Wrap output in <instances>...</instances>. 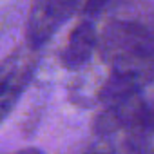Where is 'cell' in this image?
I'll list each match as a JSON object with an SVG mask.
<instances>
[{"instance_id":"5b68a950","label":"cell","mask_w":154,"mask_h":154,"mask_svg":"<svg viewBox=\"0 0 154 154\" xmlns=\"http://www.w3.org/2000/svg\"><path fill=\"white\" fill-rule=\"evenodd\" d=\"M96 44H98V36L94 26L91 22H80L71 31L67 38V45L62 51V65L69 71L82 69L91 60Z\"/></svg>"},{"instance_id":"8992f818","label":"cell","mask_w":154,"mask_h":154,"mask_svg":"<svg viewBox=\"0 0 154 154\" xmlns=\"http://www.w3.org/2000/svg\"><path fill=\"white\" fill-rule=\"evenodd\" d=\"M111 2H114V0H84L82 13H84L85 17H94V15L102 13Z\"/></svg>"},{"instance_id":"9c48e42d","label":"cell","mask_w":154,"mask_h":154,"mask_svg":"<svg viewBox=\"0 0 154 154\" xmlns=\"http://www.w3.org/2000/svg\"><path fill=\"white\" fill-rule=\"evenodd\" d=\"M143 154H154V149H150V150H145Z\"/></svg>"},{"instance_id":"52a82bcc","label":"cell","mask_w":154,"mask_h":154,"mask_svg":"<svg viewBox=\"0 0 154 154\" xmlns=\"http://www.w3.org/2000/svg\"><path fill=\"white\" fill-rule=\"evenodd\" d=\"M11 154H42V152L36 150V149H24V150H17V152H11Z\"/></svg>"},{"instance_id":"7a4b0ae2","label":"cell","mask_w":154,"mask_h":154,"mask_svg":"<svg viewBox=\"0 0 154 154\" xmlns=\"http://www.w3.org/2000/svg\"><path fill=\"white\" fill-rule=\"evenodd\" d=\"M38 65V49L26 44L0 62V123L15 109Z\"/></svg>"},{"instance_id":"ba28073f","label":"cell","mask_w":154,"mask_h":154,"mask_svg":"<svg viewBox=\"0 0 154 154\" xmlns=\"http://www.w3.org/2000/svg\"><path fill=\"white\" fill-rule=\"evenodd\" d=\"M89 154H103V152H100V150H91Z\"/></svg>"},{"instance_id":"277c9868","label":"cell","mask_w":154,"mask_h":154,"mask_svg":"<svg viewBox=\"0 0 154 154\" xmlns=\"http://www.w3.org/2000/svg\"><path fill=\"white\" fill-rule=\"evenodd\" d=\"M154 123V112L136 96L109 105V109L96 120V131L100 134H112L122 129H147Z\"/></svg>"},{"instance_id":"6da1fadb","label":"cell","mask_w":154,"mask_h":154,"mask_svg":"<svg viewBox=\"0 0 154 154\" xmlns=\"http://www.w3.org/2000/svg\"><path fill=\"white\" fill-rule=\"evenodd\" d=\"M102 47L111 72L134 84L140 91L154 80V17L129 9L107 24Z\"/></svg>"},{"instance_id":"3957f363","label":"cell","mask_w":154,"mask_h":154,"mask_svg":"<svg viewBox=\"0 0 154 154\" xmlns=\"http://www.w3.org/2000/svg\"><path fill=\"white\" fill-rule=\"evenodd\" d=\"M80 2L82 0H35L27 18V44L40 49L80 8Z\"/></svg>"}]
</instances>
